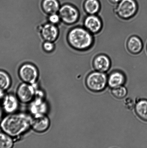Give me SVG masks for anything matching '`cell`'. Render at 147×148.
<instances>
[{
    "label": "cell",
    "instance_id": "1",
    "mask_svg": "<svg viewBox=\"0 0 147 148\" xmlns=\"http://www.w3.org/2000/svg\"><path fill=\"white\" fill-rule=\"evenodd\" d=\"M31 117L24 113H14L3 117L0 123L2 132L13 138L20 137L31 128Z\"/></svg>",
    "mask_w": 147,
    "mask_h": 148
},
{
    "label": "cell",
    "instance_id": "2",
    "mask_svg": "<svg viewBox=\"0 0 147 148\" xmlns=\"http://www.w3.org/2000/svg\"><path fill=\"white\" fill-rule=\"evenodd\" d=\"M67 39L69 44L76 50H88L93 45V34L84 27H74L69 32Z\"/></svg>",
    "mask_w": 147,
    "mask_h": 148
},
{
    "label": "cell",
    "instance_id": "3",
    "mask_svg": "<svg viewBox=\"0 0 147 148\" xmlns=\"http://www.w3.org/2000/svg\"><path fill=\"white\" fill-rule=\"evenodd\" d=\"M87 88L93 92H100L106 88L108 84V77L105 73L94 71L89 73L86 79Z\"/></svg>",
    "mask_w": 147,
    "mask_h": 148
},
{
    "label": "cell",
    "instance_id": "4",
    "mask_svg": "<svg viewBox=\"0 0 147 148\" xmlns=\"http://www.w3.org/2000/svg\"><path fill=\"white\" fill-rule=\"evenodd\" d=\"M39 73L38 69L34 65L26 63L20 66L18 73L23 82L33 85L38 79Z\"/></svg>",
    "mask_w": 147,
    "mask_h": 148
},
{
    "label": "cell",
    "instance_id": "5",
    "mask_svg": "<svg viewBox=\"0 0 147 148\" xmlns=\"http://www.w3.org/2000/svg\"><path fill=\"white\" fill-rule=\"evenodd\" d=\"M138 10V4L135 0H122L118 4L116 11L121 18L128 19L133 17Z\"/></svg>",
    "mask_w": 147,
    "mask_h": 148
},
{
    "label": "cell",
    "instance_id": "6",
    "mask_svg": "<svg viewBox=\"0 0 147 148\" xmlns=\"http://www.w3.org/2000/svg\"><path fill=\"white\" fill-rule=\"evenodd\" d=\"M61 21L67 24H72L78 21V10L74 6L66 4L60 6L58 13Z\"/></svg>",
    "mask_w": 147,
    "mask_h": 148
},
{
    "label": "cell",
    "instance_id": "7",
    "mask_svg": "<svg viewBox=\"0 0 147 148\" xmlns=\"http://www.w3.org/2000/svg\"><path fill=\"white\" fill-rule=\"evenodd\" d=\"M29 110L33 116L46 114L48 110V106L44 99L42 91L36 90L35 97L31 103Z\"/></svg>",
    "mask_w": 147,
    "mask_h": 148
},
{
    "label": "cell",
    "instance_id": "8",
    "mask_svg": "<svg viewBox=\"0 0 147 148\" xmlns=\"http://www.w3.org/2000/svg\"><path fill=\"white\" fill-rule=\"evenodd\" d=\"M34 85L23 82L19 86L17 90L16 97L20 102L30 103L34 99L37 90Z\"/></svg>",
    "mask_w": 147,
    "mask_h": 148
},
{
    "label": "cell",
    "instance_id": "9",
    "mask_svg": "<svg viewBox=\"0 0 147 148\" xmlns=\"http://www.w3.org/2000/svg\"><path fill=\"white\" fill-rule=\"evenodd\" d=\"M49 119L46 114L33 116L31 120V128L37 133H43L49 127Z\"/></svg>",
    "mask_w": 147,
    "mask_h": 148
},
{
    "label": "cell",
    "instance_id": "10",
    "mask_svg": "<svg viewBox=\"0 0 147 148\" xmlns=\"http://www.w3.org/2000/svg\"><path fill=\"white\" fill-rule=\"evenodd\" d=\"M1 101V105L3 110L4 112L7 114H14L18 110L19 101L17 97L13 94H5Z\"/></svg>",
    "mask_w": 147,
    "mask_h": 148
},
{
    "label": "cell",
    "instance_id": "11",
    "mask_svg": "<svg viewBox=\"0 0 147 148\" xmlns=\"http://www.w3.org/2000/svg\"><path fill=\"white\" fill-rule=\"evenodd\" d=\"M102 25L101 20L96 14H89L85 18L84 27L92 34L99 32Z\"/></svg>",
    "mask_w": 147,
    "mask_h": 148
},
{
    "label": "cell",
    "instance_id": "12",
    "mask_svg": "<svg viewBox=\"0 0 147 148\" xmlns=\"http://www.w3.org/2000/svg\"><path fill=\"white\" fill-rule=\"evenodd\" d=\"M59 29L57 25L48 23L43 26L41 34L45 41L54 42L59 35Z\"/></svg>",
    "mask_w": 147,
    "mask_h": 148
},
{
    "label": "cell",
    "instance_id": "13",
    "mask_svg": "<svg viewBox=\"0 0 147 148\" xmlns=\"http://www.w3.org/2000/svg\"><path fill=\"white\" fill-rule=\"evenodd\" d=\"M111 64L110 59L104 54L99 55L96 56L93 62V66L95 70L103 73L108 71Z\"/></svg>",
    "mask_w": 147,
    "mask_h": 148
},
{
    "label": "cell",
    "instance_id": "14",
    "mask_svg": "<svg viewBox=\"0 0 147 148\" xmlns=\"http://www.w3.org/2000/svg\"><path fill=\"white\" fill-rule=\"evenodd\" d=\"M126 82V76L123 72L115 70L112 71L108 78V84L112 88L122 86Z\"/></svg>",
    "mask_w": 147,
    "mask_h": 148
},
{
    "label": "cell",
    "instance_id": "15",
    "mask_svg": "<svg viewBox=\"0 0 147 148\" xmlns=\"http://www.w3.org/2000/svg\"><path fill=\"white\" fill-rule=\"evenodd\" d=\"M127 47L131 53L138 54L142 51L143 45L140 38L136 36H133L129 38L128 40Z\"/></svg>",
    "mask_w": 147,
    "mask_h": 148
},
{
    "label": "cell",
    "instance_id": "16",
    "mask_svg": "<svg viewBox=\"0 0 147 148\" xmlns=\"http://www.w3.org/2000/svg\"><path fill=\"white\" fill-rule=\"evenodd\" d=\"M42 7L45 12L50 14L58 13L60 5L58 0H43Z\"/></svg>",
    "mask_w": 147,
    "mask_h": 148
},
{
    "label": "cell",
    "instance_id": "17",
    "mask_svg": "<svg viewBox=\"0 0 147 148\" xmlns=\"http://www.w3.org/2000/svg\"><path fill=\"white\" fill-rule=\"evenodd\" d=\"M135 111L140 118L147 122V100L141 99L138 101L135 105Z\"/></svg>",
    "mask_w": 147,
    "mask_h": 148
},
{
    "label": "cell",
    "instance_id": "18",
    "mask_svg": "<svg viewBox=\"0 0 147 148\" xmlns=\"http://www.w3.org/2000/svg\"><path fill=\"white\" fill-rule=\"evenodd\" d=\"M85 11L88 14H96L100 8L98 0H86L84 4Z\"/></svg>",
    "mask_w": 147,
    "mask_h": 148
},
{
    "label": "cell",
    "instance_id": "19",
    "mask_svg": "<svg viewBox=\"0 0 147 148\" xmlns=\"http://www.w3.org/2000/svg\"><path fill=\"white\" fill-rule=\"evenodd\" d=\"M10 75L6 71L0 69V90L5 92L11 85Z\"/></svg>",
    "mask_w": 147,
    "mask_h": 148
},
{
    "label": "cell",
    "instance_id": "20",
    "mask_svg": "<svg viewBox=\"0 0 147 148\" xmlns=\"http://www.w3.org/2000/svg\"><path fill=\"white\" fill-rule=\"evenodd\" d=\"M14 138L4 132H0V148H11L14 146Z\"/></svg>",
    "mask_w": 147,
    "mask_h": 148
},
{
    "label": "cell",
    "instance_id": "21",
    "mask_svg": "<svg viewBox=\"0 0 147 148\" xmlns=\"http://www.w3.org/2000/svg\"><path fill=\"white\" fill-rule=\"evenodd\" d=\"M112 93L115 98L121 99L126 97L127 94V90L125 87L121 86L113 88Z\"/></svg>",
    "mask_w": 147,
    "mask_h": 148
},
{
    "label": "cell",
    "instance_id": "22",
    "mask_svg": "<svg viewBox=\"0 0 147 148\" xmlns=\"http://www.w3.org/2000/svg\"><path fill=\"white\" fill-rule=\"evenodd\" d=\"M48 20L49 23L56 25L61 21L60 16L58 13L49 14Z\"/></svg>",
    "mask_w": 147,
    "mask_h": 148
},
{
    "label": "cell",
    "instance_id": "23",
    "mask_svg": "<svg viewBox=\"0 0 147 148\" xmlns=\"http://www.w3.org/2000/svg\"><path fill=\"white\" fill-rule=\"evenodd\" d=\"M43 47L45 51L50 53L54 50L55 44L54 42L45 41L43 43Z\"/></svg>",
    "mask_w": 147,
    "mask_h": 148
},
{
    "label": "cell",
    "instance_id": "24",
    "mask_svg": "<svg viewBox=\"0 0 147 148\" xmlns=\"http://www.w3.org/2000/svg\"><path fill=\"white\" fill-rule=\"evenodd\" d=\"M125 104L127 108L129 110L131 109L134 106V102L132 99L128 98L126 99L125 101Z\"/></svg>",
    "mask_w": 147,
    "mask_h": 148
},
{
    "label": "cell",
    "instance_id": "25",
    "mask_svg": "<svg viewBox=\"0 0 147 148\" xmlns=\"http://www.w3.org/2000/svg\"><path fill=\"white\" fill-rule=\"evenodd\" d=\"M4 112L1 106V104H0V123L3 118Z\"/></svg>",
    "mask_w": 147,
    "mask_h": 148
},
{
    "label": "cell",
    "instance_id": "26",
    "mask_svg": "<svg viewBox=\"0 0 147 148\" xmlns=\"http://www.w3.org/2000/svg\"><path fill=\"white\" fill-rule=\"evenodd\" d=\"M112 3L115 4H119L122 0H110Z\"/></svg>",
    "mask_w": 147,
    "mask_h": 148
},
{
    "label": "cell",
    "instance_id": "27",
    "mask_svg": "<svg viewBox=\"0 0 147 148\" xmlns=\"http://www.w3.org/2000/svg\"></svg>",
    "mask_w": 147,
    "mask_h": 148
}]
</instances>
